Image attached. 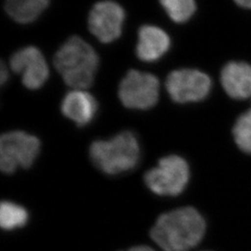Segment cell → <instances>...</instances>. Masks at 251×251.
<instances>
[{
	"label": "cell",
	"mask_w": 251,
	"mask_h": 251,
	"mask_svg": "<svg viewBox=\"0 0 251 251\" xmlns=\"http://www.w3.org/2000/svg\"><path fill=\"white\" fill-rule=\"evenodd\" d=\"M206 233V222L198 210L184 206L164 213L150 231V236L164 251H189Z\"/></svg>",
	"instance_id": "obj_1"
},
{
	"label": "cell",
	"mask_w": 251,
	"mask_h": 251,
	"mask_svg": "<svg viewBox=\"0 0 251 251\" xmlns=\"http://www.w3.org/2000/svg\"><path fill=\"white\" fill-rule=\"evenodd\" d=\"M54 66L65 84L75 90L88 89L94 82L99 57L84 39L71 36L57 50Z\"/></svg>",
	"instance_id": "obj_2"
},
{
	"label": "cell",
	"mask_w": 251,
	"mask_h": 251,
	"mask_svg": "<svg viewBox=\"0 0 251 251\" xmlns=\"http://www.w3.org/2000/svg\"><path fill=\"white\" fill-rule=\"evenodd\" d=\"M90 160L99 171L117 175L132 171L141 159V147L131 131H123L108 141H95L90 147Z\"/></svg>",
	"instance_id": "obj_3"
},
{
	"label": "cell",
	"mask_w": 251,
	"mask_h": 251,
	"mask_svg": "<svg viewBox=\"0 0 251 251\" xmlns=\"http://www.w3.org/2000/svg\"><path fill=\"white\" fill-rule=\"evenodd\" d=\"M190 170L188 164L179 155H169L161 158L158 165L144 175L146 186L153 194L162 197H177L188 184Z\"/></svg>",
	"instance_id": "obj_4"
},
{
	"label": "cell",
	"mask_w": 251,
	"mask_h": 251,
	"mask_svg": "<svg viewBox=\"0 0 251 251\" xmlns=\"http://www.w3.org/2000/svg\"><path fill=\"white\" fill-rule=\"evenodd\" d=\"M40 141L34 135L15 130L1 136L0 168L6 174L29 169L40 152Z\"/></svg>",
	"instance_id": "obj_5"
},
{
	"label": "cell",
	"mask_w": 251,
	"mask_h": 251,
	"mask_svg": "<svg viewBox=\"0 0 251 251\" xmlns=\"http://www.w3.org/2000/svg\"><path fill=\"white\" fill-rule=\"evenodd\" d=\"M159 91L160 85L155 75L130 70L120 82L118 96L125 107L148 110L156 104Z\"/></svg>",
	"instance_id": "obj_6"
},
{
	"label": "cell",
	"mask_w": 251,
	"mask_h": 251,
	"mask_svg": "<svg viewBox=\"0 0 251 251\" xmlns=\"http://www.w3.org/2000/svg\"><path fill=\"white\" fill-rule=\"evenodd\" d=\"M166 89L175 102H198L209 95L212 80L206 73L197 69H179L168 75Z\"/></svg>",
	"instance_id": "obj_7"
},
{
	"label": "cell",
	"mask_w": 251,
	"mask_h": 251,
	"mask_svg": "<svg viewBox=\"0 0 251 251\" xmlns=\"http://www.w3.org/2000/svg\"><path fill=\"white\" fill-rule=\"evenodd\" d=\"M125 18V10L118 3L100 1L90 10L89 29L101 43H112L121 36Z\"/></svg>",
	"instance_id": "obj_8"
},
{
	"label": "cell",
	"mask_w": 251,
	"mask_h": 251,
	"mask_svg": "<svg viewBox=\"0 0 251 251\" xmlns=\"http://www.w3.org/2000/svg\"><path fill=\"white\" fill-rule=\"evenodd\" d=\"M9 64L13 72L21 75L23 84L29 90L40 89L50 76V68L43 54L33 46L17 50L11 56Z\"/></svg>",
	"instance_id": "obj_9"
},
{
	"label": "cell",
	"mask_w": 251,
	"mask_h": 251,
	"mask_svg": "<svg viewBox=\"0 0 251 251\" xmlns=\"http://www.w3.org/2000/svg\"><path fill=\"white\" fill-rule=\"evenodd\" d=\"M221 84L225 93L233 100L251 99V64L229 62L221 71Z\"/></svg>",
	"instance_id": "obj_10"
},
{
	"label": "cell",
	"mask_w": 251,
	"mask_h": 251,
	"mask_svg": "<svg viewBox=\"0 0 251 251\" xmlns=\"http://www.w3.org/2000/svg\"><path fill=\"white\" fill-rule=\"evenodd\" d=\"M171 38L161 28L153 25H144L138 33L136 54L145 63L156 62L169 51Z\"/></svg>",
	"instance_id": "obj_11"
},
{
	"label": "cell",
	"mask_w": 251,
	"mask_h": 251,
	"mask_svg": "<svg viewBox=\"0 0 251 251\" xmlns=\"http://www.w3.org/2000/svg\"><path fill=\"white\" fill-rule=\"evenodd\" d=\"M98 103L87 91L75 90L68 92L61 103L63 116L79 126L90 124L97 114Z\"/></svg>",
	"instance_id": "obj_12"
},
{
	"label": "cell",
	"mask_w": 251,
	"mask_h": 251,
	"mask_svg": "<svg viewBox=\"0 0 251 251\" xmlns=\"http://www.w3.org/2000/svg\"><path fill=\"white\" fill-rule=\"evenodd\" d=\"M50 3V0H6L5 9L15 22L27 25L35 22Z\"/></svg>",
	"instance_id": "obj_13"
},
{
	"label": "cell",
	"mask_w": 251,
	"mask_h": 251,
	"mask_svg": "<svg viewBox=\"0 0 251 251\" xmlns=\"http://www.w3.org/2000/svg\"><path fill=\"white\" fill-rule=\"evenodd\" d=\"M29 215L26 209L9 201H3L0 206V225L2 229L11 231L26 225Z\"/></svg>",
	"instance_id": "obj_14"
},
{
	"label": "cell",
	"mask_w": 251,
	"mask_h": 251,
	"mask_svg": "<svg viewBox=\"0 0 251 251\" xmlns=\"http://www.w3.org/2000/svg\"><path fill=\"white\" fill-rule=\"evenodd\" d=\"M169 17L177 24H184L197 10L196 0H159Z\"/></svg>",
	"instance_id": "obj_15"
},
{
	"label": "cell",
	"mask_w": 251,
	"mask_h": 251,
	"mask_svg": "<svg viewBox=\"0 0 251 251\" xmlns=\"http://www.w3.org/2000/svg\"><path fill=\"white\" fill-rule=\"evenodd\" d=\"M234 143L242 151L251 154V108L241 114L233 126Z\"/></svg>",
	"instance_id": "obj_16"
},
{
	"label": "cell",
	"mask_w": 251,
	"mask_h": 251,
	"mask_svg": "<svg viewBox=\"0 0 251 251\" xmlns=\"http://www.w3.org/2000/svg\"><path fill=\"white\" fill-rule=\"evenodd\" d=\"M9 79V72L8 69L6 68L5 64L2 63L1 64V70H0V80H1V85H5V83Z\"/></svg>",
	"instance_id": "obj_17"
},
{
	"label": "cell",
	"mask_w": 251,
	"mask_h": 251,
	"mask_svg": "<svg viewBox=\"0 0 251 251\" xmlns=\"http://www.w3.org/2000/svg\"><path fill=\"white\" fill-rule=\"evenodd\" d=\"M233 1L240 8L251 9V0H233Z\"/></svg>",
	"instance_id": "obj_18"
},
{
	"label": "cell",
	"mask_w": 251,
	"mask_h": 251,
	"mask_svg": "<svg viewBox=\"0 0 251 251\" xmlns=\"http://www.w3.org/2000/svg\"><path fill=\"white\" fill-rule=\"evenodd\" d=\"M127 251H155L154 250H152V248L150 247H146V246H138V247H134V248H131L130 250H128Z\"/></svg>",
	"instance_id": "obj_19"
}]
</instances>
